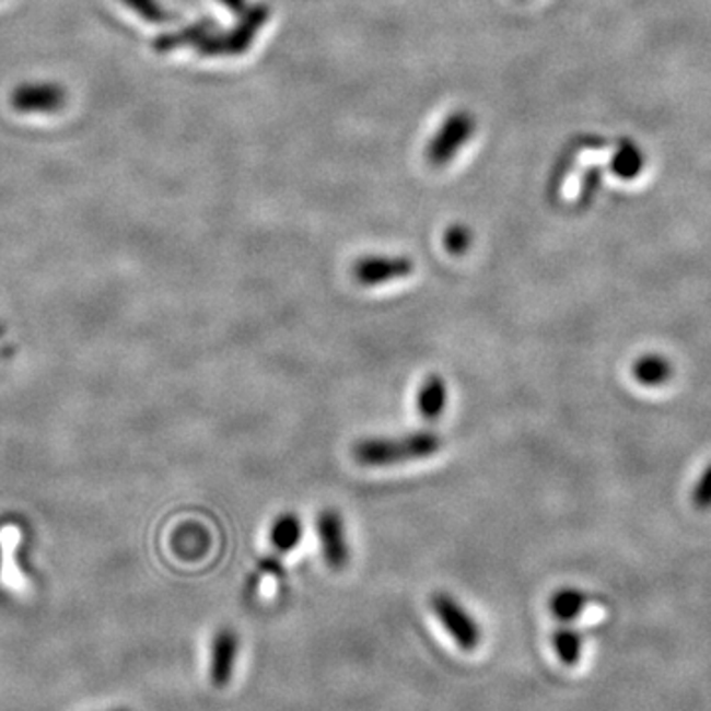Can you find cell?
<instances>
[{
    "label": "cell",
    "mask_w": 711,
    "mask_h": 711,
    "mask_svg": "<svg viewBox=\"0 0 711 711\" xmlns=\"http://www.w3.org/2000/svg\"><path fill=\"white\" fill-rule=\"evenodd\" d=\"M691 506L700 512L711 510V463L701 470L698 482L691 488Z\"/></svg>",
    "instance_id": "14"
},
{
    "label": "cell",
    "mask_w": 711,
    "mask_h": 711,
    "mask_svg": "<svg viewBox=\"0 0 711 711\" xmlns=\"http://www.w3.org/2000/svg\"><path fill=\"white\" fill-rule=\"evenodd\" d=\"M11 105L24 115L58 113L66 105V90L60 83H22L11 95Z\"/></svg>",
    "instance_id": "4"
},
{
    "label": "cell",
    "mask_w": 711,
    "mask_h": 711,
    "mask_svg": "<svg viewBox=\"0 0 711 711\" xmlns=\"http://www.w3.org/2000/svg\"><path fill=\"white\" fill-rule=\"evenodd\" d=\"M413 269V261L404 255H372L356 261L354 279L364 287H380L406 279Z\"/></svg>",
    "instance_id": "3"
},
{
    "label": "cell",
    "mask_w": 711,
    "mask_h": 711,
    "mask_svg": "<svg viewBox=\"0 0 711 711\" xmlns=\"http://www.w3.org/2000/svg\"><path fill=\"white\" fill-rule=\"evenodd\" d=\"M549 613L561 622H573L587 607V595L575 587H563L549 597Z\"/></svg>",
    "instance_id": "11"
},
{
    "label": "cell",
    "mask_w": 711,
    "mask_h": 711,
    "mask_svg": "<svg viewBox=\"0 0 711 711\" xmlns=\"http://www.w3.org/2000/svg\"><path fill=\"white\" fill-rule=\"evenodd\" d=\"M240 654V637L234 629H220L212 642L210 678L215 688H225L234 676L235 658Z\"/></svg>",
    "instance_id": "7"
},
{
    "label": "cell",
    "mask_w": 711,
    "mask_h": 711,
    "mask_svg": "<svg viewBox=\"0 0 711 711\" xmlns=\"http://www.w3.org/2000/svg\"><path fill=\"white\" fill-rule=\"evenodd\" d=\"M553 651L558 654L559 661L566 666H575L581 658V649H583V639L580 632L571 627H561L553 632L551 637Z\"/></svg>",
    "instance_id": "12"
},
{
    "label": "cell",
    "mask_w": 711,
    "mask_h": 711,
    "mask_svg": "<svg viewBox=\"0 0 711 711\" xmlns=\"http://www.w3.org/2000/svg\"><path fill=\"white\" fill-rule=\"evenodd\" d=\"M225 4L234 11H242L244 9V0H224Z\"/></svg>",
    "instance_id": "16"
},
{
    "label": "cell",
    "mask_w": 711,
    "mask_h": 711,
    "mask_svg": "<svg viewBox=\"0 0 711 711\" xmlns=\"http://www.w3.org/2000/svg\"><path fill=\"white\" fill-rule=\"evenodd\" d=\"M441 447L443 439L435 431H416L399 438L360 439L352 447V457L362 467H397L433 457Z\"/></svg>",
    "instance_id": "1"
},
{
    "label": "cell",
    "mask_w": 711,
    "mask_h": 711,
    "mask_svg": "<svg viewBox=\"0 0 711 711\" xmlns=\"http://www.w3.org/2000/svg\"><path fill=\"white\" fill-rule=\"evenodd\" d=\"M271 544L279 553H289L303 539V520L295 512H284L271 526Z\"/></svg>",
    "instance_id": "10"
},
{
    "label": "cell",
    "mask_w": 711,
    "mask_h": 711,
    "mask_svg": "<svg viewBox=\"0 0 711 711\" xmlns=\"http://www.w3.org/2000/svg\"><path fill=\"white\" fill-rule=\"evenodd\" d=\"M132 12H137L142 21L153 22V24H164L171 21L173 16L164 9L159 0H123Z\"/></svg>",
    "instance_id": "13"
},
{
    "label": "cell",
    "mask_w": 711,
    "mask_h": 711,
    "mask_svg": "<svg viewBox=\"0 0 711 711\" xmlns=\"http://www.w3.org/2000/svg\"><path fill=\"white\" fill-rule=\"evenodd\" d=\"M431 607L439 622L447 630L448 637L457 642L458 649L477 651L482 642V629L477 619L461 605V601L448 593H435Z\"/></svg>",
    "instance_id": "2"
},
{
    "label": "cell",
    "mask_w": 711,
    "mask_h": 711,
    "mask_svg": "<svg viewBox=\"0 0 711 711\" xmlns=\"http://www.w3.org/2000/svg\"><path fill=\"white\" fill-rule=\"evenodd\" d=\"M632 377L644 387H662L671 384L674 364L671 358L658 352H646L632 362Z\"/></svg>",
    "instance_id": "8"
},
{
    "label": "cell",
    "mask_w": 711,
    "mask_h": 711,
    "mask_svg": "<svg viewBox=\"0 0 711 711\" xmlns=\"http://www.w3.org/2000/svg\"><path fill=\"white\" fill-rule=\"evenodd\" d=\"M448 404V387L445 377L431 374L423 380L417 392V411L426 421H438L445 413Z\"/></svg>",
    "instance_id": "9"
},
{
    "label": "cell",
    "mask_w": 711,
    "mask_h": 711,
    "mask_svg": "<svg viewBox=\"0 0 711 711\" xmlns=\"http://www.w3.org/2000/svg\"><path fill=\"white\" fill-rule=\"evenodd\" d=\"M473 244V235L468 232L467 225H453L445 234V247L453 255H463Z\"/></svg>",
    "instance_id": "15"
},
{
    "label": "cell",
    "mask_w": 711,
    "mask_h": 711,
    "mask_svg": "<svg viewBox=\"0 0 711 711\" xmlns=\"http://www.w3.org/2000/svg\"><path fill=\"white\" fill-rule=\"evenodd\" d=\"M105 711H132V710H129V708H113V710H105Z\"/></svg>",
    "instance_id": "17"
},
{
    "label": "cell",
    "mask_w": 711,
    "mask_h": 711,
    "mask_svg": "<svg viewBox=\"0 0 711 711\" xmlns=\"http://www.w3.org/2000/svg\"><path fill=\"white\" fill-rule=\"evenodd\" d=\"M316 532L323 546V556L330 568L340 571L350 561V544L346 538L345 520L336 510H323L316 518Z\"/></svg>",
    "instance_id": "5"
},
{
    "label": "cell",
    "mask_w": 711,
    "mask_h": 711,
    "mask_svg": "<svg viewBox=\"0 0 711 711\" xmlns=\"http://www.w3.org/2000/svg\"><path fill=\"white\" fill-rule=\"evenodd\" d=\"M473 132V119L468 117L467 113H457L453 117H448L447 123L441 127L438 137L431 142L429 147V161L433 164H447L458 149L467 142L468 137Z\"/></svg>",
    "instance_id": "6"
}]
</instances>
